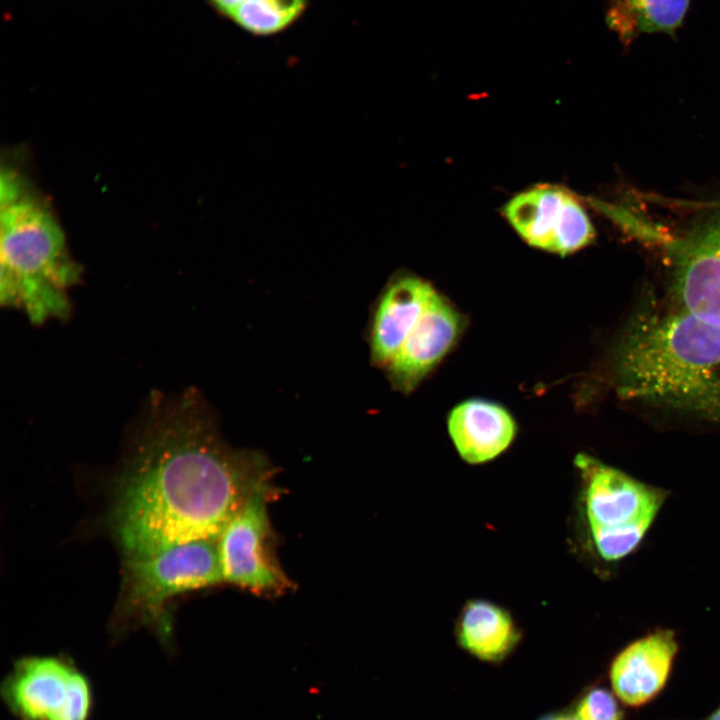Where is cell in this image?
I'll return each instance as SVG.
<instances>
[{"label":"cell","mask_w":720,"mask_h":720,"mask_svg":"<svg viewBox=\"0 0 720 720\" xmlns=\"http://www.w3.org/2000/svg\"><path fill=\"white\" fill-rule=\"evenodd\" d=\"M273 474L266 457L228 446L200 400L184 397L151 416L137 439L117 480L113 535L124 558L218 539Z\"/></svg>","instance_id":"6da1fadb"},{"label":"cell","mask_w":720,"mask_h":720,"mask_svg":"<svg viewBox=\"0 0 720 720\" xmlns=\"http://www.w3.org/2000/svg\"><path fill=\"white\" fill-rule=\"evenodd\" d=\"M614 376L625 399L720 422V325L679 309H645L616 346Z\"/></svg>","instance_id":"7a4b0ae2"},{"label":"cell","mask_w":720,"mask_h":720,"mask_svg":"<svg viewBox=\"0 0 720 720\" xmlns=\"http://www.w3.org/2000/svg\"><path fill=\"white\" fill-rule=\"evenodd\" d=\"M1 208V304L21 308L35 324L67 317V289L80 268L55 218L23 193Z\"/></svg>","instance_id":"3957f363"},{"label":"cell","mask_w":720,"mask_h":720,"mask_svg":"<svg viewBox=\"0 0 720 720\" xmlns=\"http://www.w3.org/2000/svg\"><path fill=\"white\" fill-rule=\"evenodd\" d=\"M221 582L224 581L217 539L125 557L114 624L118 631L148 627L168 645L172 633L168 602L181 594Z\"/></svg>","instance_id":"277c9868"},{"label":"cell","mask_w":720,"mask_h":720,"mask_svg":"<svg viewBox=\"0 0 720 720\" xmlns=\"http://www.w3.org/2000/svg\"><path fill=\"white\" fill-rule=\"evenodd\" d=\"M0 694L16 720H91L89 677L64 656H25L2 680Z\"/></svg>","instance_id":"5b68a950"},{"label":"cell","mask_w":720,"mask_h":720,"mask_svg":"<svg viewBox=\"0 0 720 720\" xmlns=\"http://www.w3.org/2000/svg\"><path fill=\"white\" fill-rule=\"evenodd\" d=\"M575 463L584 481V509L595 549L645 536L666 491L585 455Z\"/></svg>","instance_id":"8992f818"},{"label":"cell","mask_w":720,"mask_h":720,"mask_svg":"<svg viewBox=\"0 0 720 720\" xmlns=\"http://www.w3.org/2000/svg\"><path fill=\"white\" fill-rule=\"evenodd\" d=\"M274 490L269 486L253 493L217 539L223 581L264 596H278L292 587L273 551L268 503Z\"/></svg>","instance_id":"52a82bcc"},{"label":"cell","mask_w":720,"mask_h":720,"mask_svg":"<svg viewBox=\"0 0 720 720\" xmlns=\"http://www.w3.org/2000/svg\"><path fill=\"white\" fill-rule=\"evenodd\" d=\"M668 248L678 309L720 325V209Z\"/></svg>","instance_id":"ba28073f"},{"label":"cell","mask_w":720,"mask_h":720,"mask_svg":"<svg viewBox=\"0 0 720 720\" xmlns=\"http://www.w3.org/2000/svg\"><path fill=\"white\" fill-rule=\"evenodd\" d=\"M462 329L455 308L437 292L387 368L389 379L403 393L413 391L454 345Z\"/></svg>","instance_id":"9c48e42d"},{"label":"cell","mask_w":720,"mask_h":720,"mask_svg":"<svg viewBox=\"0 0 720 720\" xmlns=\"http://www.w3.org/2000/svg\"><path fill=\"white\" fill-rule=\"evenodd\" d=\"M678 650L675 634L660 629L626 646L613 660L609 677L615 695L639 706L664 687Z\"/></svg>","instance_id":"30bf717a"},{"label":"cell","mask_w":720,"mask_h":720,"mask_svg":"<svg viewBox=\"0 0 720 720\" xmlns=\"http://www.w3.org/2000/svg\"><path fill=\"white\" fill-rule=\"evenodd\" d=\"M436 291L425 280L402 275L382 293L370 333L371 359L386 367L418 322Z\"/></svg>","instance_id":"8fae6325"},{"label":"cell","mask_w":720,"mask_h":720,"mask_svg":"<svg viewBox=\"0 0 720 720\" xmlns=\"http://www.w3.org/2000/svg\"><path fill=\"white\" fill-rule=\"evenodd\" d=\"M448 431L461 458L470 464H480L509 447L516 434V424L502 406L473 399L451 411Z\"/></svg>","instance_id":"7c38bea8"},{"label":"cell","mask_w":720,"mask_h":720,"mask_svg":"<svg viewBox=\"0 0 720 720\" xmlns=\"http://www.w3.org/2000/svg\"><path fill=\"white\" fill-rule=\"evenodd\" d=\"M520 639V630L508 611L486 600L468 601L457 620V643L484 662H502Z\"/></svg>","instance_id":"4fadbf2b"},{"label":"cell","mask_w":720,"mask_h":720,"mask_svg":"<svg viewBox=\"0 0 720 720\" xmlns=\"http://www.w3.org/2000/svg\"><path fill=\"white\" fill-rule=\"evenodd\" d=\"M570 195L557 186L539 185L514 196L504 215L528 244L555 252Z\"/></svg>","instance_id":"5bb4252c"},{"label":"cell","mask_w":720,"mask_h":720,"mask_svg":"<svg viewBox=\"0 0 720 720\" xmlns=\"http://www.w3.org/2000/svg\"><path fill=\"white\" fill-rule=\"evenodd\" d=\"M241 30L260 37L281 33L304 14L308 0H207Z\"/></svg>","instance_id":"9a60e30c"},{"label":"cell","mask_w":720,"mask_h":720,"mask_svg":"<svg viewBox=\"0 0 720 720\" xmlns=\"http://www.w3.org/2000/svg\"><path fill=\"white\" fill-rule=\"evenodd\" d=\"M613 20L624 33H673L691 0H615Z\"/></svg>","instance_id":"2e32d148"},{"label":"cell","mask_w":720,"mask_h":720,"mask_svg":"<svg viewBox=\"0 0 720 720\" xmlns=\"http://www.w3.org/2000/svg\"><path fill=\"white\" fill-rule=\"evenodd\" d=\"M571 708L579 720H622L616 698L602 687L585 691Z\"/></svg>","instance_id":"e0dca14e"},{"label":"cell","mask_w":720,"mask_h":720,"mask_svg":"<svg viewBox=\"0 0 720 720\" xmlns=\"http://www.w3.org/2000/svg\"><path fill=\"white\" fill-rule=\"evenodd\" d=\"M537 720H579L572 708L548 712L541 715Z\"/></svg>","instance_id":"ac0fdd59"},{"label":"cell","mask_w":720,"mask_h":720,"mask_svg":"<svg viewBox=\"0 0 720 720\" xmlns=\"http://www.w3.org/2000/svg\"><path fill=\"white\" fill-rule=\"evenodd\" d=\"M707 720H720V707Z\"/></svg>","instance_id":"d6986e66"}]
</instances>
